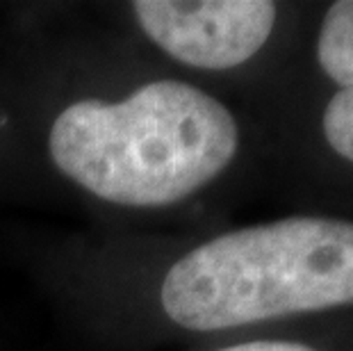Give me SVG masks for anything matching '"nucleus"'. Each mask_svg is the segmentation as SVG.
I'll return each instance as SVG.
<instances>
[{
	"label": "nucleus",
	"mask_w": 353,
	"mask_h": 351,
	"mask_svg": "<svg viewBox=\"0 0 353 351\" xmlns=\"http://www.w3.org/2000/svg\"><path fill=\"white\" fill-rule=\"evenodd\" d=\"M132 10L148 39L171 57L216 71L251 59L276 23L269 0H137Z\"/></svg>",
	"instance_id": "nucleus-3"
},
{
	"label": "nucleus",
	"mask_w": 353,
	"mask_h": 351,
	"mask_svg": "<svg viewBox=\"0 0 353 351\" xmlns=\"http://www.w3.org/2000/svg\"><path fill=\"white\" fill-rule=\"evenodd\" d=\"M160 299L190 331L353 303V223L290 217L219 235L171 267Z\"/></svg>",
	"instance_id": "nucleus-2"
},
{
	"label": "nucleus",
	"mask_w": 353,
	"mask_h": 351,
	"mask_svg": "<svg viewBox=\"0 0 353 351\" xmlns=\"http://www.w3.org/2000/svg\"><path fill=\"white\" fill-rule=\"evenodd\" d=\"M239 130L226 106L187 82L157 80L119 103L78 101L48 135L55 167L117 205H171L235 158Z\"/></svg>",
	"instance_id": "nucleus-1"
},
{
	"label": "nucleus",
	"mask_w": 353,
	"mask_h": 351,
	"mask_svg": "<svg viewBox=\"0 0 353 351\" xmlns=\"http://www.w3.org/2000/svg\"><path fill=\"white\" fill-rule=\"evenodd\" d=\"M317 57L340 85L324 112V135L335 153L353 162V0L333 3L321 23Z\"/></svg>",
	"instance_id": "nucleus-4"
},
{
	"label": "nucleus",
	"mask_w": 353,
	"mask_h": 351,
	"mask_svg": "<svg viewBox=\"0 0 353 351\" xmlns=\"http://www.w3.org/2000/svg\"><path fill=\"white\" fill-rule=\"evenodd\" d=\"M219 351H314L312 347L301 345V342H283V340H260V342H244Z\"/></svg>",
	"instance_id": "nucleus-5"
}]
</instances>
